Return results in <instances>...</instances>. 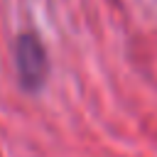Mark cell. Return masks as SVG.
<instances>
[{
	"mask_svg": "<svg viewBox=\"0 0 157 157\" xmlns=\"http://www.w3.org/2000/svg\"><path fill=\"white\" fill-rule=\"evenodd\" d=\"M15 64H17L20 81L27 91H37L44 86L47 74H49V59H47V49L37 34H20L17 37Z\"/></svg>",
	"mask_w": 157,
	"mask_h": 157,
	"instance_id": "cell-1",
	"label": "cell"
}]
</instances>
